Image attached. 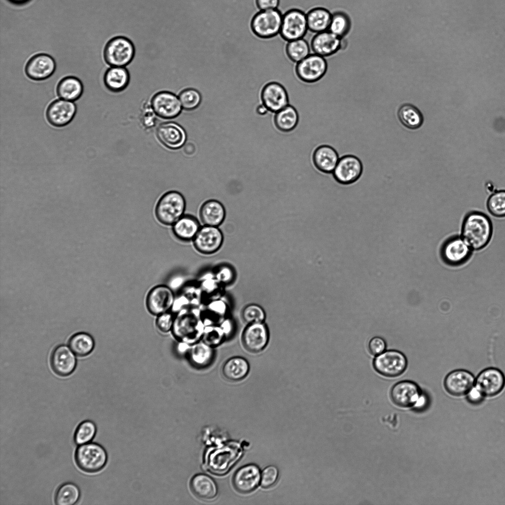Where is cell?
Returning <instances> with one entry per match:
<instances>
[{
	"label": "cell",
	"mask_w": 505,
	"mask_h": 505,
	"mask_svg": "<svg viewBox=\"0 0 505 505\" xmlns=\"http://www.w3.org/2000/svg\"><path fill=\"white\" fill-rule=\"evenodd\" d=\"M227 314L226 304L221 300L211 301L203 311L201 317L205 326L219 325L226 318Z\"/></svg>",
	"instance_id": "obj_35"
},
{
	"label": "cell",
	"mask_w": 505,
	"mask_h": 505,
	"mask_svg": "<svg viewBox=\"0 0 505 505\" xmlns=\"http://www.w3.org/2000/svg\"><path fill=\"white\" fill-rule=\"evenodd\" d=\"M225 337L220 325H206L201 340L214 348L220 344Z\"/></svg>",
	"instance_id": "obj_46"
},
{
	"label": "cell",
	"mask_w": 505,
	"mask_h": 505,
	"mask_svg": "<svg viewBox=\"0 0 505 505\" xmlns=\"http://www.w3.org/2000/svg\"><path fill=\"white\" fill-rule=\"evenodd\" d=\"M487 208L490 214L496 217H505V190L495 192L488 199Z\"/></svg>",
	"instance_id": "obj_44"
},
{
	"label": "cell",
	"mask_w": 505,
	"mask_h": 505,
	"mask_svg": "<svg viewBox=\"0 0 505 505\" xmlns=\"http://www.w3.org/2000/svg\"><path fill=\"white\" fill-rule=\"evenodd\" d=\"M327 68L325 57L314 53L296 63L295 72L301 81L312 83L320 80L325 74Z\"/></svg>",
	"instance_id": "obj_11"
},
{
	"label": "cell",
	"mask_w": 505,
	"mask_h": 505,
	"mask_svg": "<svg viewBox=\"0 0 505 505\" xmlns=\"http://www.w3.org/2000/svg\"><path fill=\"white\" fill-rule=\"evenodd\" d=\"M278 477V470L276 467L271 466L266 468L261 475V485L265 488L271 487L276 482Z\"/></svg>",
	"instance_id": "obj_48"
},
{
	"label": "cell",
	"mask_w": 505,
	"mask_h": 505,
	"mask_svg": "<svg viewBox=\"0 0 505 505\" xmlns=\"http://www.w3.org/2000/svg\"><path fill=\"white\" fill-rule=\"evenodd\" d=\"M156 134L159 141L164 146L172 150L182 147L187 139L184 129L180 125L174 122H166L160 124L156 129Z\"/></svg>",
	"instance_id": "obj_21"
},
{
	"label": "cell",
	"mask_w": 505,
	"mask_h": 505,
	"mask_svg": "<svg viewBox=\"0 0 505 505\" xmlns=\"http://www.w3.org/2000/svg\"><path fill=\"white\" fill-rule=\"evenodd\" d=\"M258 10L279 9L280 0H256Z\"/></svg>",
	"instance_id": "obj_51"
},
{
	"label": "cell",
	"mask_w": 505,
	"mask_h": 505,
	"mask_svg": "<svg viewBox=\"0 0 505 505\" xmlns=\"http://www.w3.org/2000/svg\"><path fill=\"white\" fill-rule=\"evenodd\" d=\"M269 340V332L264 322L247 324L241 336L243 347L252 353L262 351L267 346Z\"/></svg>",
	"instance_id": "obj_14"
},
{
	"label": "cell",
	"mask_w": 505,
	"mask_h": 505,
	"mask_svg": "<svg viewBox=\"0 0 505 505\" xmlns=\"http://www.w3.org/2000/svg\"><path fill=\"white\" fill-rule=\"evenodd\" d=\"M219 277L223 282L228 281L232 277V273L228 268H224L220 270Z\"/></svg>",
	"instance_id": "obj_54"
},
{
	"label": "cell",
	"mask_w": 505,
	"mask_h": 505,
	"mask_svg": "<svg viewBox=\"0 0 505 505\" xmlns=\"http://www.w3.org/2000/svg\"><path fill=\"white\" fill-rule=\"evenodd\" d=\"M282 18L279 9L259 10L251 19V31L260 39L272 38L280 34Z\"/></svg>",
	"instance_id": "obj_6"
},
{
	"label": "cell",
	"mask_w": 505,
	"mask_h": 505,
	"mask_svg": "<svg viewBox=\"0 0 505 505\" xmlns=\"http://www.w3.org/2000/svg\"><path fill=\"white\" fill-rule=\"evenodd\" d=\"M193 494L203 500H211L217 494L216 483L209 476L204 474H198L194 476L190 483Z\"/></svg>",
	"instance_id": "obj_32"
},
{
	"label": "cell",
	"mask_w": 505,
	"mask_h": 505,
	"mask_svg": "<svg viewBox=\"0 0 505 505\" xmlns=\"http://www.w3.org/2000/svg\"><path fill=\"white\" fill-rule=\"evenodd\" d=\"M174 317L173 315L166 312L158 316L156 319V324L158 328L163 332H167L172 330Z\"/></svg>",
	"instance_id": "obj_49"
},
{
	"label": "cell",
	"mask_w": 505,
	"mask_h": 505,
	"mask_svg": "<svg viewBox=\"0 0 505 505\" xmlns=\"http://www.w3.org/2000/svg\"><path fill=\"white\" fill-rule=\"evenodd\" d=\"M422 395L418 385L411 380H402L391 388L390 397L393 402L402 407L413 406Z\"/></svg>",
	"instance_id": "obj_22"
},
{
	"label": "cell",
	"mask_w": 505,
	"mask_h": 505,
	"mask_svg": "<svg viewBox=\"0 0 505 505\" xmlns=\"http://www.w3.org/2000/svg\"><path fill=\"white\" fill-rule=\"evenodd\" d=\"M74 459L76 465L81 470L93 473L99 472L105 467L108 461V455L101 445L90 442L78 446L75 452Z\"/></svg>",
	"instance_id": "obj_5"
},
{
	"label": "cell",
	"mask_w": 505,
	"mask_h": 505,
	"mask_svg": "<svg viewBox=\"0 0 505 505\" xmlns=\"http://www.w3.org/2000/svg\"><path fill=\"white\" fill-rule=\"evenodd\" d=\"M223 236L216 226L205 225L201 227L193 240L195 249L204 254H212L221 247Z\"/></svg>",
	"instance_id": "obj_20"
},
{
	"label": "cell",
	"mask_w": 505,
	"mask_h": 505,
	"mask_svg": "<svg viewBox=\"0 0 505 505\" xmlns=\"http://www.w3.org/2000/svg\"><path fill=\"white\" fill-rule=\"evenodd\" d=\"M363 167L360 159L352 155L341 157L333 171L335 180L343 185L356 182L361 176Z\"/></svg>",
	"instance_id": "obj_15"
},
{
	"label": "cell",
	"mask_w": 505,
	"mask_h": 505,
	"mask_svg": "<svg viewBox=\"0 0 505 505\" xmlns=\"http://www.w3.org/2000/svg\"><path fill=\"white\" fill-rule=\"evenodd\" d=\"M50 362L53 371L62 376L71 374L76 365V359L73 352L64 345H59L53 350Z\"/></svg>",
	"instance_id": "obj_24"
},
{
	"label": "cell",
	"mask_w": 505,
	"mask_h": 505,
	"mask_svg": "<svg viewBox=\"0 0 505 505\" xmlns=\"http://www.w3.org/2000/svg\"><path fill=\"white\" fill-rule=\"evenodd\" d=\"M135 53L134 45L128 38L118 36L109 40L104 50V58L110 67H125L133 60Z\"/></svg>",
	"instance_id": "obj_7"
},
{
	"label": "cell",
	"mask_w": 505,
	"mask_h": 505,
	"mask_svg": "<svg viewBox=\"0 0 505 505\" xmlns=\"http://www.w3.org/2000/svg\"><path fill=\"white\" fill-rule=\"evenodd\" d=\"M225 212L222 204L216 200H209L201 205L199 216L205 225L217 226L224 220Z\"/></svg>",
	"instance_id": "obj_30"
},
{
	"label": "cell",
	"mask_w": 505,
	"mask_h": 505,
	"mask_svg": "<svg viewBox=\"0 0 505 505\" xmlns=\"http://www.w3.org/2000/svg\"><path fill=\"white\" fill-rule=\"evenodd\" d=\"M175 300L172 289L165 285H159L149 290L146 297V304L148 311L152 314L158 316L168 312L172 309Z\"/></svg>",
	"instance_id": "obj_16"
},
{
	"label": "cell",
	"mask_w": 505,
	"mask_h": 505,
	"mask_svg": "<svg viewBox=\"0 0 505 505\" xmlns=\"http://www.w3.org/2000/svg\"><path fill=\"white\" fill-rule=\"evenodd\" d=\"M250 371V364L244 358L235 356L228 359L222 367L223 376L232 381H239L244 379Z\"/></svg>",
	"instance_id": "obj_31"
},
{
	"label": "cell",
	"mask_w": 505,
	"mask_h": 505,
	"mask_svg": "<svg viewBox=\"0 0 505 505\" xmlns=\"http://www.w3.org/2000/svg\"><path fill=\"white\" fill-rule=\"evenodd\" d=\"M242 452L241 446L236 442L213 448L206 456L205 468L213 474H224L236 464Z\"/></svg>",
	"instance_id": "obj_3"
},
{
	"label": "cell",
	"mask_w": 505,
	"mask_h": 505,
	"mask_svg": "<svg viewBox=\"0 0 505 505\" xmlns=\"http://www.w3.org/2000/svg\"><path fill=\"white\" fill-rule=\"evenodd\" d=\"M285 52L289 60L297 63L310 54V47L306 40L302 38L288 42Z\"/></svg>",
	"instance_id": "obj_41"
},
{
	"label": "cell",
	"mask_w": 505,
	"mask_h": 505,
	"mask_svg": "<svg viewBox=\"0 0 505 505\" xmlns=\"http://www.w3.org/2000/svg\"><path fill=\"white\" fill-rule=\"evenodd\" d=\"M107 88L114 93L125 90L130 82V74L125 67H111L105 72L103 77Z\"/></svg>",
	"instance_id": "obj_29"
},
{
	"label": "cell",
	"mask_w": 505,
	"mask_h": 505,
	"mask_svg": "<svg viewBox=\"0 0 505 505\" xmlns=\"http://www.w3.org/2000/svg\"><path fill=\"white\" fill-rule=\"evenodd\" d=\"M83 92V85L76 77L68 76L63 78L58 83L56 92L62 99L74 101L78 100Z\"/></svg>",
	"instance_id": "obj_33"
},
{
	"label": "cell",
	"mask_w": 505,
	"mask_h": 505,
	"mask_svg": "<svg viewBox=\"0 0 505 505\" xmlns=\"http://www.w3.org/2000/svg\"><path fill=\"white\" fill-rule=\"evenodd\" d=\"M386 348V343L384 339L379 336L372 338L368 344L370 353L373 356H378L384 352Z\"/></svg>",
	"instance_id": "obj_50"
},
{
	"label": "cell",
	"mask_w": 505,
	"mask_h": 505,
	"mask_svg": "<svg viewBox=\"0 0 505 505\" xmlns=\"http://www.w3.org/2000/svg\"><path fill=\"white\" fill-rule=\"evenodd\" d=\"M332 14L323 7H315L306 14L308 29L316 34L328 30Z\"/></svg>",
	"instance_id": "obj_34"
},
{
	"label": "cell",
	"mask_w": 505,
	"mask_h": 505,
	"mask_svg": "<svg viewBox=\"0 0 505 505\" xmlns=\"http://www.w3.org/2000/svg\"><path fill=\"white\" fill-rule=\"evenodd\" d=\"M70 349L77 356L84 357L90 354L94 347V341L89 334L79 332L73 335L69 341Z\"/></svg>",
	"instance_id": "obj_40"
},
{
	"label": "cell",
	"mask_w": 505,
	"mask_h": 505,
	"mask_svg": "<svg viewBox=\"0 0 505 505\" xmlns=\"http://www.w3.org/2000/svg\"><path fill=\"white\" fill-rule=\"evenodd\" d=\"M397 116L402 124L409 129H418L423 122V116L421 111L410 104H404L400 107Z\"/></svg>",
	"instance_id": "obj_38"
},
{
	"label": "cell",
	"mask_w": 505,
	"mask_h": 505,
	"mask_svg": "<svg viewBox=\"0 0 505 505\" xmlns=\"http://www.w3.org/2000/svg\"><path fill=\"white\" fill-rule=\"evenodd\" d=\"M467 399L472 403H478L482 401L484 396L474 386L468 393Z\"/></svg>",
	"instance_id": "obj_52"
},
{
	"label": "cell",
	"mask_w": 505,
	"mask_h": 505,
	"mask_svg": "<svg viewBox=\"0 0 505 505\" xmlns=\"http://www.w3.org/2000/svg\"><path fill=\"white\" fill-rule=\"evenodd\" d=\"M205 327L201 310L197 307H188L177 313L172 331L179 342L192 345L202 340Z\"/></svg>",
	"instance_id": "obj_2"
},
{
	"label": "cell",
	"mask_w": 505,
	"mask_h": 505,
	"mask_svg": "<svg viewBox=\"0 0 505 505\" xmlns=\"http://www.w3.org/2000/svg\"><path fill=\"white\" fill-rule=\"evenodd\" d=\"M268 111L267 108L263 104L259 105L256 108V112L260 115H264Z\"/></svg>",
	"instance_id": "obj_57"
},
{
	"label": "cell",
	"mask_w": 505,
	"mask_h": 505,
	"mask_svg": "<svg viewBox=\"0 0 505 505\" xmlns=\"http://www.w3.org/2000/svg\"><path fill=\"white\" fill-rule=\"evenodd\" d=\"M308 30L306 14L302 10L291 8L283 15L279 34L284 40L289 42L302 38Z\"/></svg>",
	"instance_id": "obj_9"
},
{
	"label": "cell",
	"mask_w": 505,
	"mask_h": 505,
	"mask_svg": "<svg viewBox=\"0 0 505 505\" xmlns=\"http://www.w3.org/2000/svg\"><path fill=\"white\" fill-rule=\"evenodd\" d=\"M150 106L154 114L164 119H172L181 113L182 107L179 97L169 91H160L153 95Z\"/></svg>",
	"instance_id": "obj_13"
},
{
	"label": "cell",
	"mask_w": 505,
	"mask_h": 505,
	"mask_svg": "<svg viewBox=\"0 0 505 505\" xmlns=\"http://www.w3.org/2000/svg\"><path fill=\"white\" fill-rule=\"evenodd\" d=\"M472 250L461 236H454L447 239L440 249V256L445 263L458 266L470 258Z\"/></svg>",
	"instance_id": "obj_10"
},
{
	"label": "cell",
	"mask_w": 505,
	"mask_h": 505,
	"mask_svg": "<svg viewBox=\"0 0 505 505\" xmlns=\"http://www.w3.org/2000/svg\"><path fill=\"white\" fill-rule=\"evenodd\" d=\"M407 359L401 352L396 350L385 351L373 361V368L380 375L389 378L397 377L406 370Z\"/></svg>",
	"instance_id": "obj_8"
},
{
	"label": "cell",
	"mask_w": 505,
	"mask_h": 505,
	"mask_svg": "<svg viewBox=\"0 0 505 505\" xmlns=\"http://www.w3.org/2000/svg\"><path fill=\"white\" fill-rule=\"evenodd\" d=\"M182 108L187 111L197 108L201 104L202 97L200 92L193 88H187L181 91L178 95Z\"/></svg>",
	"instance_id": "obj_45"
},
{
	"label": "cell",
	"mask_w": 505,
	"mask_h": 505,
	"mask_svg": "<svg viewBox=\"0 0 505 505\" xmlns=\"http://www.w3.org/2000/svg\"><path fill=\"white\" fill-rule=\"evenodd\" d=\"M493 234V225L485 214L473 211L464 217L461 228V237L472 251H479L489 243Z\"/></svg>",
	"instance_id": "obj_1"
},
{
	"label": "cell",
	"mask_w": 505,
	"mask_h": 505,
	"mask_svg": "<svg viewBox=\"0 0 505 505\" xmlns=\"http://www.w3.org/2000/svg\"><path fill=\"white\" fill-rule=\"evenodd\" d=\"M299 116L296 109L288 105L276 113L274 123L277 128L283 132L293 130L297 126Z\"/></svg>",
	"instance_id": "obj_37"
},
{
	"label": "cell",
	"mask_w": 505,
	"mask_h": 505,
	"mask_svg": "<svg viewBox=\"0 0 505 505\" xmlns=\"http://www.w3.org/2000/svg\"><path fill=\"white\" fill-rule=\"evenodd\" d=\"M80 497V490L74 483L66 482L57 490L55 503L57 505H72L76 504Z\"/></svg>",
	"instance_id": "obj_39"
},
{
	"label": "cell",
	"mask_w": 505,
	"mask_h": 505,
	"mask_svg": "<svg viewBox=\"0 0 505 505\" xmlns=\"http://www.w3.org/2000/svg\"><path fill=\"white\" fill-rule=\"evenodd\" d=\"M338 160L337 151L328 145L319 146L313 154L314 165L318 170L324 173H332Z\"/></svg>",
	"instance_id": "obj_28"
},
{
	"label": "cell",
	"mask_w": 505,
	"mask_h": 505,
	"mask_svg": "<svg viewBox=\"0 0 505 505\" xmlns=\"http://www.w3.org/2000/svg\"><path fill=\"white\" fill-rule=\"evenodd\" d=\"M186 201L179 191L172 190L163 194L155 208V215L158 221L165 225H173L184 215Z\"/></svg>",
	"instance_id": "obj_4"
},
{
	"label": "cell",
	"mask_w": 505,
	"mask_h": 505,
	"mask_svg": "<svg viewBox=\"0 0 505 505\" xmlns=\"http://www.w3.org/2000/svg\"><path fill=\"white\" fill-rule=\"evenodd\" d=\"M9 0L11 2H12L13 3L17 4H23V3L27 2L29 0Z\"/></svg>",
	"instance_id": "obj_58"
},
{
	"label": "cell",
	"mask_w": 505,
	"mask_h": 505,
	"mask_svg": "<svg viewBox=\"0 0 505 505\" xmlns=\"http://www.w3.org/2000/svg\"><path fill=\"white\" fill-rule=\"evenodd\" d=\"M200 223L194 216L184 215L172 226V232L174 236L179 240L183 242L193 241L200 228Z\"/></svg>",
	"instance_id": "obj_27"
},
{
	"label": "cell",
	"mask_w": 505,
	"mask_h": 505,
	"mask_svg": "<svg viewBox=\"0 0 505 505\" xmlns=\"http://www.w3.org/2000/svg\"><path fill=\"white\" fill-rule=\"evenodd\" d=\"M475 378L470 371L465 369H456L448 373L443 385L450 395L459 397L467 395L474 386Z\"/></svg>",
	"instance_id": "obj_19"
},
{
	"label": "cell",
	"mask_w": 505,
	"mask_h": 505,
	"mask_svg": "<svg viewBox=\"0 0 505 505\" xmlns=\"http://www.w3.org/2000/svg\"><path fill=\"white\" fill-rule=\"evenodd\" d=\"M426 403V397L422 394L413 406L417 409H420L424 406Z\"/></svg>",
	"instance_id": "obj_55"
},
{
	"label": "cell",
	"mask_w": 505,
	"mask_h": 505,
	"mask_svg": "<svg viewBox=\"0 0 505 505\" xmlns=\"http://www.w3.org/2000/svg\"><path fill=\"white\" fill-rule=\"evenodd\" d=\"M474 386L484 397H494L505 387V375L500 369L490 367L480 371L475 377Z\"/></svg>",
	"instance_id": "obj_12"
},
{
	"label": "cell",
	"mask_w": 505,
	"mask_h": 505,
	"mask_svg": "<svg viewBox=\"0 0 505 505\" xmlns=\"http://www.w3.org/2000/svg\"><path fill=\"white\" fill-rule=\"evenodd\" d=\"M342 38L328 30L317 33L313 37L311 47L315 54L324 57L332 55L342 46Z\"/></svg>",
	"instance_id": "obj_25"
},
{
	"label": "cell",
	"mask_w": 505,
	"mask_h": 505,
	"mask_svg": "<svg viewBox=\"0 0 505 505\" xmlns=\"http://www.w3.org/2000/svg\"><path fill=\"white\" fill-rule=\"evenodd\" d=\"M76 112V105L72 101L59 99L52 102L46 110V118L53 126L63 127L70 123Z\"/></svg>",
	"instance_id": "obj_23"
},
{
	"label": "cell",
	"mask_w": 505,
	"mask_h": 505,
	"mask_svg": "<svg viewBox=\"0 0 505 505\" xmlns=\"http://www.w3.org/2000/svg\"><path fill=\"white\" fill-rule=\"evenodd\" d=\"M243 320L247 324L263 323L266 314L263 309L259 305L251 304L245 306L242 311Z\"/></svg>",
	"instance_id": "obj_47"
},
{
	"label": "cell",
	"mask_w": 505,
	"mask_h": 505,
	"mask_svg": "<svg viewBox=\"0 0 505 505\" xmlns=\"http://www.w3.org/2000/svg\"><path fill=\"white\" fill-rule=\"evenodd\" d=\"M225 336H228L231 333L233 329V325L232 321L228 319H225L220 325Z\"/></svg>",
	"instance_id": "obj_53"
},
{
	"label": "cell",
	"mask_w": 505,
	"mask_h": 505,
	"mask_svg": "<svg viewBox=\"0 0 505 505\" xmlns=\"http://www.w3.org/2000/svg\"><path fill=\"white\" fill-rule=\"evenodd\" d=\"M351 21L348 15L338 11L332 14L328 31L339 37L343 38L349 32Z\"/></svg>",
	"instance_id": "obj_43"
},
{
	"label": "cell",
	"mask_w": 505,
	"mask_h": 505,
	"mask_svg": "<svg viewBox=\"0 0 505 505\" xmlns=\"http://www.w3.org/2000/svg\"><path fill=\"white\" fill-rule=\"evenodd\" d=\"M262 104L271 112H277L289 105V95L285 87L277 81L265 84L261 90Z\"/></svg>",
	"instance_id": "obj_18"
},
{
	"label": "cell",
	"mask_w": 505,
	"mask_h": 505,
	"mask_svg": "<svg viewBox=\"0 0 505 505\" xmlns=\"http://www.w3.org/2000/svg\"><path fill=\"white\" fill-rule=\"evenodd\" d=\"M258 468L254 465H248L240 468L235 474L233 484L235 489L242 493L253 491L260 480Z\"/></svg>",
	"instance_id": "obj_26"
},
{
	"label": "cell",
	"mask_w": 505,
	"mask_h": 505,
	"mask_svg": "<svg viewBox=\"0 0 505 505\" xmlns=\"http://www.w3.org/2000/svg\"><path fill=\"white\" fill-rule=\"evenodd\" d=\"M191 346V345L188 344L179 342L178 346V349L180 353H184L185 352H189Z\"/></svg>",
	"instance_id": "obj_56"
},
{
	"label": "cell",
	"mask_w": 505,
	"mask_h": 505,
	"mask_svg": "<svg viewBox=\"0 0 505 505\" xmlns=\"http://www.w3.org/2000/svg\"><path fill=\"white\" fill-rule=\"evenodd\" d=\"M188 352L191 361L200 367L209 366L213 362L215 356L214 347L202 340L192 345Z\"/></svg>",
	"instance_id": "obj_36"
},
{
	"label": "cell",
	"mask_w": 505,
	"mask_h": 505,
	"mask_svg": "<svg viewBox=\"0 0 505 505\" xmlns=\"http://www.w3.org/2000/svg\"><path fill=\"white\" fill-rule=\"evenodd\" d=\"M56 68L55 61L50 55L39 53L34 55L27 62L25 72L31 79L42 81L50 77Z\"/></svg>",
	"instance_id": "obj_17"
},
{
	"label": "cell",
	"mask_w": 505,
	"mask_h": 505,
	"mask_svg": "<svg viewBox=\"0 0 505 505\" xmlns=\"http://www.w3.org/2000/svg\"><path fill=\"white\" fill-rule=\"evenodd\" d=\"M97 427L92 421L87 420L81 422L77 427L74 434L73 440L77 445L91 442L95 436Z\"/></svg>",
	"instance_id": "obj_42"
}]
</instances>
